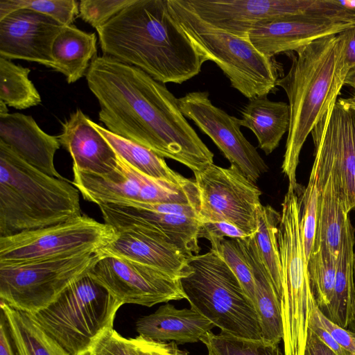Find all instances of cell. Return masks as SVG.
Instances as JSON below:
<instances>
[{"instance_id":"484cf974","label":"cell","mask_w":355,"mask_h":355,"mask_svg":"<svg viewBox=\"0 0 355 355\" xmlns=\"http://www.w3.org/2000/svg\"><path fill=\"white\" fill-rule=\"evenodd\" d=\"M97 37L73 25L64 26L51 49L53 70L62 73L69 84L81 78L96 56Z\"/></svg>"},{"instance_id":"30bf717a","label":"cell","mask_w":355,"mask_h":355,"mask_svg":"<svg viewBox=\"0 0 355 355\" xmlns=\"http://www.w3.org/2000/svg\"><path fill=\"white\" fill-rule=\"evenodd\" d=\"M118 234L113 227L80 215L57 225L0 237V265L101 251Z\"/></svg>"},{"instance_id":"4dcf8cb0","label":"cell","mask_w":355,"mask_h":355,"mask_svg":"<svg viewBox=\"0 0 355 355\" xmlns=\"http://www.w3.org/2000/svg\"><path fill=\"white\" fill-rule=\"evenodd\" d=\"M281 214L270 205H261L258 227L254 234L259 253L268 271L279 300L282 296V266L277 240Z\"/></svg>"},{"instance_id":"11a10c76","label":"cell","mask_w":355,"mask_h":355,"mask_svg":"<svg viewBox=\"0 0 355 355\" xmlns=\"http://www.w3.org/2000/svg\"></svg>"},{"instance_id":"9a60e30c","label":"cell","mask_w":355,"mask_h":355,"mask_svg":"<svg viewBox=\"0 0 355 355\" xmlns=\"http://www.w3.org/2000/svg\"><path fill=\"white\" fill-rule=\"evenodd\" d=\"M89 274L123 304L151 307L186 299L180 279L129 259L104 254Z\"/></svg>"},{"instance_id":"7402d4cb","label":"cell","mask_w":355,"mask_h":355,"mask_svg":"<svg viewBox=\"0 0 355 355\" xmlns=\"http://www.w3.org/2000/svg\"><path fill=\"white\" fill-rule=\"evenodd\" d=\"M118 236L101 251L155 268L182 279L190 271L189 254L175 244L161 238L133 231L118 232Z\"/></svg>"},{"instance_id":"681fc988","label":"cell","mask_w":355,"mask_h":355,"mask_svg":"<svg viewBox=\"0 0 355 355\" xmlns=\"http://www.w3.org/2000/svg\"><path fill=\"white\" fill-rule=\"evenodd\" d=\"M8 113L9 112L7 108V105L3 101H0V115H5Z\"/></svg>"},{"instance_id":"8d00e7d4","label":"cell","mask_w":355,"mask_h":355,"mask_svg":"<svg viewBox=\"0 0 355 355\" xmlns=\"http://www.w3.org/2000/svg\"><path fill=\"white\" fill-rule=\"evenodd\" d=\"M320 189L318 175L312 167L306 187L300 196V228L304 253L308 261L314 248L317 229Z\"/></svg>"},{"instance_id":"f907efd6","label":"cell","mask_w":355,"mask_h":355,"mask_svg":"<svg viewBox=\"0 0 355 355\" xmlns=\"http://www.w3.org/2000/svg\"><path fill=\"white\" fill-rule=\"evenodd\" d=\"M353 277H354V288H355V253L354 254V259H353Z\"/></svg>"},{"instance_id":"5bb4252c","label":"cell","mask_w":355,"mask_h":355,"mask_svg":"<svg viewBox=\"0 0 355 355\" xmlns=\"http://www.w3.org/2000/svg\"><path fill=\"white\" fill-rule=\"evenodd\" d=\"M199 17L211 25L239 37L267 19L295 15L344 17L347 8L327 0H183Z\"/></svg>"},{"instance_id":"7a4b0ae2","label":"cell","mask_w":355,"mask_h":355,"mask_svg":"<svg viewBox=\"0 0 355 355\" xmlns=\"http://www.w3.org/2000/svg\"><path fill=\"white\" fill-rule=\"evenodd\" d=\"M96 31L103 55L163 84L183 83L207 61L180 27L168 0H135Z\"/></svg>"},{"instance_id":"ffe728a7","label":"cell","mask_w":355,"mask_h":355,"mask_svg":"<svg viewBox=\"0 0 355 355\" xmlns=\"http://www.w3.org/2000/svg\"><path fill=\"white\" fill-rule=\"evenodd\" d=\"M90 121L80 109H76L62 123L58 137L73 159V169L106 175L117 168L119 156Z\"/></svg>"},{"instance_id":"4316f807","label":"cell","mask_w":355,"mask_h":355,"mask_svg":"<svg viewBox=\"0 0 355 355\" xmlns=\"http://www.w3.org/2000/svg\"><path fill=\"white\" fill-rule=\"evenodd\" d=\"M354 229L349 223L337 259L336 279L331 302L323 314L344 329L355 322V288L353 277Z\"/></svg>"},{"instance_id":"74e56055","label":"cell","mask_w":355,"mask_h":355,"mask_svg":"<svg viewBox=\"0 0 355 355\" xmlns=\"http://www.w3.org/2000/svg\"><path fill=\"white\" fill-rule=\"evenodd\" d=\"M135 0H82L79 17L97 29Z\"/></svg>"},{"instance_id":"f546056e","label":"cell","mask_w":355,"mask_h":355,"mask_svg":"<svg viewBox=\"0 0 355 355\" xmlns=\"http://www.w3.org/2000/svg\"><path fill=\"white\" fill-rule=\"evenodd\" d=\"M17 355H70L47 335L27 313L12 309L1 300Z\"/></svg>"},{"instance_id":"83f0119b","label":"cell","mask_w":355,"mask_h":355,"mask_svg":"<svg viewBox=\"0 0 355 355\" xmlns=\"http://www.w3.org/2000/svg\"><path fill=\"white\" fill-rule=\"evenodd\" d=\"M313 250L322 248L338 257L350 220L339 199L331 176L321 183Z\"/></svg>"},{"instance_id":"7bdbcfd3","label":"cell","mask_w":355,"mask_h":355,"mask_svg":"<svg viewBox=\"0 0 355 355\" xmlns=\"http://www.w3.org/2000/svg\"><path fill=\"white\" fill-rule=\"evenodd\" d=\"M309 329H311L319 338L336 354L352 355L344 349L331 336V334L311 315Z\"/></svg>"},{"instance_id":"ab89813d","label":"cell","mask_w":355,"mask_h":355,"mask_svg":"<svg viewBox=\"0 0 355 355\" xmlns=\"http://www.w3.org/2000/svg\"><path fill=\"white\" fill-rule=\"evenodd\" d=\"M311 315L344 349L352 355H355V332L342 328L329 320L318 307L316 302L313 306Z\"/></svg>"},{"instance_id":"3957f363","label":"cell","mask_w":355,"mask_h":355,"mask_svg":"<svg viewBox=\"0 0 355 355\" xmlns=\"http://www.w3.org/2000/svg\"><path fill=\"white\" fill-rule=\"evenodd\" d=\"M343 35L315 40L296 50L287 74L277 86L286 92L290 121L282 165L288 180V189L300 187L296 169L302 148L315 125L337 101L349 73L344 63Z\"/></svg>"},{"instance_id":"d6986e66","label":"cell","mask_w":355,"mask_h":355,"mask_svg":"<svg viewBox=\"0 0 355 355\" xmlns=\"http://www.w3.org/2000/svg\"><path fill=\"white\" fill-rule=\"evenodd\" d=\"M64 26L40 12L21 9L0 20V57L52 68L53 43Z\"/></svg>"},{"instance_id":"8fae6325","label":"cell","mask_w":355,"mask_h":355,"mask_svg":"<svg viewBox=\"0 0 355 355\" xmlns=\"http://www.w3.org/2000/svg\"><path fill=\"white\" fill-rule=\"evenodd\" d=\"M119 156V155H118ZM73 171V185L84 199L100 204L182 203L199 209V196L194 181L177 184L151 178L119 156L117 168L101 176Z\"/></svg>"},{"instance_id":"d590c367","label":"cell","mask_w":355,"mask_h":355,"mask_svg":"<svg viewBox=\"0 0 355 355\" xmlns=\"http://www.w3.org/2000/svg\"><path fill=\"white\" fill-rule=\"evenodd\" d=\"M21 9L40 12L63 26H69L79 15V2L76 0H0V20Z\"/></svg>"},{"instance_id":"60d3db41","label":"cell","mask_w":355,"mask_h":355,"mask_svg":"<svg viewBox=\"0 0 355 355\" xmlns=\"http://www.w3.org/2000/svg\"><path fill=\"white\" fill-rule=\"evenodd\" d=\"M130 341L134 355H179L182 352L174 342H157L139 335Z\"/></svg>"},{"instance_id":"836d02e7","label":"cell","mask_w":355,"mask_h":355,"mask_svg":"<svg viewBox=\"0 0 355 355\" xmlns=\"http://www.w3.org/2000/svg\"><path fill=\"white\" fill-rule=\"evenodd\" d=\"M200 341L207 347V355H284L279 345L262 339H248L220 333L207 332Z\"/></svg>"},{"instance_id":"44dd1931","label":"cell","mask_w":355,"mask_h":355,"mask_svg":"<svg viewBox=\"0 0 355 355\" xmlns=\"http://www.w3.org/2000/svg\"><path fill=\"white\" fill-rule=\"evenodd\" d=\"M0 142L40 171L64 180L54 166V155L60 146L58 136L44 132L31 116L19 112L0 115Z\"/></svg>"},{"instance_id":"f1b7e54d","label":"cell","mask_w":355,"mask_h":355,"mask_svg":"<svg viewBox=\"0 0 355 355\" xmlns=\"http://www.w3.org/2000/svg\"><path fill=\"white\" fill-rule=\"evenodd\" d=\"M90 123L120 157L141 173L177 184H184L191 181L173 171L163 157L150 149L115 135L92 120Z\"/></svg>"},{"instance_id":"e575fe53","label":"cell","mask_w":355,"mask_h":355,"mask_svg":"<svg viewBox=\"0 0 355 355\" xmlns=\"http://www.w3.org/2000/svg\"><path fill=\"white\" fill-rule=\"evenodd\" d=\"M211 250L218 254L238 278L245 293L254 306L255 291L252 269L241 239L209 236Z\"/></svg>"},{"instance_id":"f6af8a7d","label":"cell","mask_w":355,"mask_h":355,"mask_svg":"<svg viewBox=\"0 0 355 355\" xmlns=\"http://www.w3.org/2000/svg\"><path fill=\"white\" fill-rule=\"evenodd\" d=\"M304 355H336L310 329H309Z\"/></svg>"},{"instance_id":"5b68a950","label":"cell","mask_w":355,"mask_h":355,"mask_svg":"<svg viewBox=\"0 0 355 355\" xmlns=\"http://www.w3.org/2000/svg\"><path fill=\"white\" fill-rule=\"evenodd\" d=\"M170 10L198 51L216 64L231 86L247 98L268 96L277 87L279 67L248 37L218 28L199 17L183 1L168 0Z\"/></svg>"},{"instance_id":"cb8c5ba5","label":"cell","mask_w":355,"mask_h":355,"mask_svg":"<svg viewBox=\"0 0 355 355\" xmlns=\"http://www.w3.org/2000/svg\"><path fill=\"white\" fill-rule=\"evenodd\" d=\"M250 265L255 291L254 307L259 318L262 340L279 345L283 339L280 300L259 253L254 235L241 239Z\"/></svg>"},{"instance_id":"ba28073f","label":"cell","mask_w":355,"mask_h":355,"mask_svg":"<svg viewBox=\"0 0 355 355\" xmlns=\"http://www.w3.org/2000/svg\"><path fill=\"white\" fill-rule=\"evenodd\" d=\"M300 193L288 189L282 203L277 233L282 266V340L284 352L287 355L304 354L312 308L315 302L302 241Z\"/></svg>"},{"instance_id":"8992f818","label":"cell","mask_w":355,"mask_h":355,"mask_svg":"<svg viewBox=\"0 0 355 355\" xmlns=\"http://www.w3.org/2000/svg\"><path fill=\"white\" fill-rule=\"evenodd\" d=\"M188 264L190 271L180 283L191 308L221 333L262 339L255 307L222 258L210 249L191 257Z\"/></svg>"},{"instance_id":"c3c4849f","label":"cell","mask_w":355,"mask_h":355,"mask_svg":"<svg viewBox=\"0 0 355 355\" xmlns=\"http://www.w3.org/2000/svg\"><path fill=\"white\" fill-rule=\"evenodd\" d=\"M341 103L355 110V93L347 98H339Z\"/></svg>"},{"instance_id":"db71d44e","label":"cell","mask_w":355,"mask_h":355,"mask_svg":"<svg viewBox=\"0 0 355 355\" xmlns=\"http://www.w3.org/2000/svg\"><path fill=\"white\" fill-rule=\"evenodd\" d=\"M354 3V5H352V8H354L355 9V1L353 2Z\"/></svg>"},{"instance_id":"7dc6e473","label":"cell","mask_w":355,"mask_h":355,"mask_svg":"<svg viewBox=\"0 0 355 355\" xmlns=\"http://www.w3.org/2000/svg\"><path fill=\"white\" fill-rule=\"evenodd\" d=\"M345 85L351 87L355 90V68L347 73L345 80Z\"/></svg>"},{"instance_id":"f5cc1de1","label":"cell","mask_w":355,"mask_h":355,"mask_svg":"<svg viewBox=\"0 0 355 355\" xmlns=\"http://www.w3.org/2000/svg\"><path fill=\"white\" fill-rule=\"evenodd\" d=\"M85 355H94V354H93L92 352H89V353H87V354H85Z\"/></svg>"},{"instance_id":"7c38bea8","label":"cell","mask_w":355,"mask_h":355,"mask_svg":"<svg viewBox=\"0 0 355 355\" xmlns=\"http://www.w3.org/2000/svg\"><path fill=\"white\" fill-rule=\"evenodd\" d=\"M201 223H230L250 236L258 227L261 191L235 166L214 164L195 173Z\"/></svg>"},{"instance_id":"d4e9b609","label":"cell","mask_w":355,"mask_h":355,"mask_svg":"<svg viewBox=\"0 0 355 355\" xmlns=\"http://www.w3.org/2000/svg\"><path fill=\"white\" fill-rule=\"evenodd\" d=\"M241 126L250 129L256 136L259 147L266 155L270 154L288 130L289 105L282 101H272L267 96L250 99L241 111Z\"/></svg>"},{"instance_id":"6da1fadb","label":"cell","mask_w":355,"mask_h":355,"mask_svg":"<svg viewBox=\"0 0 355 355\" xmlns=\"http://www.w3.org/2000/svg\"><path fill=\"white\" fill-rule=\"evenodd\" d=\"M85 77L100 105L98 119L109 131L177 161L193 173L214 163V153L164 84L105 55L92 60Z\"/></svg>"},{"instance_id":"277c9868","label":"cell","mask_w":355,"mask_h":355,"mask_svg":"<svg viewBox=\"0 0 355 355\" xmlns=\"http://www.w3.org/2000/svg\"><path fill=\"white\" fill-rule=\"evenodd\" d=\"M79 191L30 165L0 142V237L80 216Z\"/></svg>"},{"instance_id":"816d5d0a","label":"cell","mask_w":355,"mask_h":355,"mask_svg":"<svg viewBox=\"0 0 355 355\" xmlns=\"http://www.w3.org/2000/svg\"><path fill=\"white\" fill-rule=\"evenodd\" d=\"M179 355H187V353L186 352L182 351V352Z\"/></svg>"},{"instance_id":"f35d334b","label":"cell","mask_w":355,"mask_h":355,"mask_svg":"<svg viewBox=\"0 0 355 355\" xmlns=\"http://www.w3.org/2000/svg\"><path fill=\"white\" fill-rule=\"evenodd\" d=\"M90 352L94 355H134L130 339L123 337L114 329L104 334Z\"/></svg>"},{"instance_id":"b9f144b4","label":"cell","mask_w":355,"mask_h":355,"mask_svg":"<svg viewBox=\"0 0 355 355\" xmlns=\"http://www.w3.org/2000/svg\"><path fill=\"white\" fill-rule=\"evenodd\" d=\"M209 236L243 239L251 236L227 222L201 223L198 232V238L207 239Z\"/></svg>"},{"instance_id":"2e32d148","label":"cell","mask_w":355,"mask_h":355,"mask_svg":"<svg viewBox=\"0 0 355 355\" xmlns=\"http://www.w3.org/2000/svg\"><path fill=\"white\" fill-rule=\"evenodd\" d=\"M178 104L183 115L208 135L250 181L255 184L268 171L263 158L241 131V119L215 106L208 92H189L178 98Z\"/></svg>"},{"instance_id":"e0dca14e","label":"cell","mask_w":355,"mask_h":355,"mask_svg":"<svg viewBox=\"0 0 355 355\" xmlns=\"http://www.w3.org/2000/svg\"><path fill=\"white\" fill-rule=\"evenodd\" d=\"M354 24L324 15H288L257 24L248 36L260 53L272 58L280 53L295 51L320 38L338 35Z\"/></svg>"},{"instance_id":"ac0fdd59","label":"cell","mask_w":355,"mask_h":355,"mask_svg":"<svg viewBox=\"0 0 355 355\" xmlns=\"http://www.w3.org/2000/svg\"><path fill=\"white\" fill-rule=\"evenodd\" d=\"M104 223L117 232L133 231L168 241L191 255L198 254V218L164 214L125 204H100Z\"/></svg>"},{"instance_id":"d6a6232c","label":"cell","mask_w":355,"mask_h":355,"mask_svg":"<svg viewBox=\"0 0 355 355\" xmlns=\"http://www.w3.org/2000/svg\"><path fill=\"white\" fill-rule=\"evenodd\" d=\"M338 257L322 248L313 250L307 270L311 289L318 307L324 312L329 305L336 279Z\"/></svg>"},{"instance_id":"9c48e42d","label":"cell","mask_w":355,"mask_h":355,"mask_svg":"<svg viewBox=\"0 0 355 355\" xmlns=\"http://www.w3.org/2000/svg\"><path fill=\"white\" fill-rule=\"evenodd\" d=\"M102 251L0 265V299L12 309L35 313L54 302L69 286L87 274Z\"/></svg>"},{"instance_id":"52a82bcc","label":"cell","mask_w":355,"mask_h":355,"mask_svg":"<svg viewBox=\"0 0 355 355\" xmlns=\"http://www.w3.org/2000/svg\"><path fill=\"white\" fill-rule=\"evenodd\" d=\"M122 305L88 272L47 307L30 315L70 355H85L113 329Z\"/></svg>"},{"instance_id":"603a6c76","label":"cell","mask_w":355,"mask_h":355,"mask_svg":"<svg viewBox=\"0 0 355 355\" xmlns=\"http://www.w3.org/2000/svg\"><path fill=\"white\" fill-rule=\"evenodd\" d=\"M214 324L194 309H177L166 304L154 313L139 318L136 330L139 336L157 342L180 344L200 341Z\"/></svg>"},{"instance_id":"1f68e13d","label":"cell","mask_w":355,"mask_h":355,"mask_svg":"<svg viewBox=\"0 0 355 355\" xmlns=\"http://www.w3.org/2000/svg\"><path fill=\"white\" fill-rule=\"evenodd\" d=\"M30 69L0 57V101L18 110L39 105L41 96L29 79Z\"/></svg>"},{"instance_id":"bcb514c9","label":"cell","mask_w":355,"mask_h":355,"mask_svg":"<svg viewBox=\"0 0 355 355\" xmlns=\"http://www.w3.org/2000/svg\"><path fill=\"white\" fill-rule=\"evenodd\" d=\"M10 334L8 326L4 316L1 311L0 319V355H17L13 350V343Z\"/></svg>"},{"instance_id":"ee69618b","label":"cell","mask_w":355,"mask_h":355,"mask_svg":"<svg viewBox=\"0 0 355 355\" xmlns=\"http://www.w3.org/2000/svg\"><path fill=\"white\" fill-rule=\"evenodd\" d=\"M345 40L344 63L348 71L355 68V24L341 33Z\"/></svg>"},{"instance_id":"4fadbf2b","label":"cell","mask_w":355,"mask_h":355,"mask_svg":"<svg viewBox=\"0 0 355 355\" xmlns=\"http://www.w3.org/2000/svg\"><path fill=\"white\" fill-rule=\"evenodd\" d=\"M311 135L318 182L331 176L345 211H355V110L337 100Z\"/></svg>"}]
</instances>
